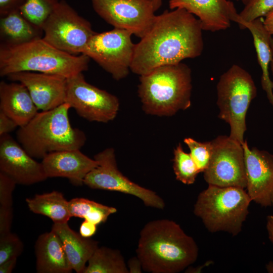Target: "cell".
Returning a JSON list of instances; mask_svg holds the SVG:
<instances>
[{
	"label": "cell",
	"mask_w": 273,
	"mask_h": 273,
	"mask_svg": "<svg viewBox=\"0 0 273 273\" xmlns=\"http://www.w3.org/2000/svg\"><path fill=\"white\" fill-rule=\"evenodd\" d=\"M200 21L185 9L156 15L146 34L135 44L130 71L140 76L160 66L200 56L203 50Z\"/></svg>",
	"instance_id": "cell-1"
},
{
	"label": "cell",
	"mask_w": 273,
	"mask_h": 273,
	"mask_svg": "<svg viewBox=\"0 0 273 273\" xmlns=\"http://www.w3.org/2000/svg\"><path fill=\"white\" fill-rule=\"evenodd\" d=\"M136 252L145 271L177 273L196 261L198 248L179 224L162 219L150 221L144 226Z\"/></svg>",
	"instance_id": "cell-2"
},
{
	"label": "cell",
	"mask_w": 273,
	"mask_h": 273,
	"mask_svg": "<svg viewBox=\"0 0 273 273\" xmlns=\"http://www.w3.org/2000/svg\"><path fill=\"white\" fill-rule=\"evenodd\" d=\"M90 58L73 55L52 46L43 38L16 46H0V75L29 71L68 78L87 71Z\"/></svg>",
	"instance_id": "cell-3"
},
{
	"label": "cell",
	"mask_w": 273,
	"mask_h": 273,
	"mask_svg": "<svg viewBox=\"0 0 273 273\" xmlns=\"http://www.w3.org/2000/svg\"><path fill=\"white\" fill-rule=\"evenodd\" d=\"M70 105L41 111L25 125L19 127L17 139L32 157L42 159L54 152L80 149L86 138L81 130L72 126L69 118Z\"/></svg>",
	"instance_id": "cell-4"
},
{
	"label": "cell",
	"mask_w": 273,
	"mask_h": 273,
	"mask_svg": "<svg viewBox=\"0 0 273 273\" xmlns=\"http://www.w3.org/2000/svg\"><path fill=\"white\" fill-rule=\"evenodd\" d=\"M192 89L191 69L180 62L140 76L138 94L146 113L171 116L190 107Z\"/></svg>",
	"instance_id": "cell-5"
},
{
	"label": "cell",
	"mask_w": 273,
	"mask_h": 273,
	"mask_svg": "<svg viewBox=\"0 0 273 273\" xmlns=\"http://www.w3.org/2000/svg\"><path fill=\"white\" fill-rule=\"evenodd\" d=\"M251 201L244 188L209 185L198 195L194 213L209 232L236 236L242 230Z\"/></svg>",
	"instance_id": "cell-6"
},
{
	"label": "cell",
	"mask_w": 273,
	"mask_h": 273,
	"mask_svg": "<svg viewBox=\"0 0 273 273\" xmlns=\"http://www.w3.org/2000/svg\"><path fill=\"white\" fill-rule=\"evenodd\" d=\"M216 90L218 117L229 124V136L243 144L247 113L257 96L255 82L248 71L234 64L220 76Z\"/></svg>",
	"instance_id": "cell-7"
},
{
	"label": "cell",
	"mask_w": 273,
	"mask_h": 273,
	"mask_svg": "<svg viewBox=\"0 0 273 273\" xmlns=\"http://www.w3.org/2000/svg\"><path fill=\"white\" fill-rule=\"evenodd\" d=\"M43 39L54 47L73 55L82 54L96 33L89 21L61 0L42 26Z\"/></svg>",
	"instance_id": "cell-8"
},
{
	"label": "cell",
	"mask_w": 273,
	"mask_h": 273,
	"mask_svg": "<svg viewBox=\"0 0 273 273\" xmlns=\"http://www.w3.org/2000/svg\"><path fill=\"white\" fill-rule=\"evenodd\" d=\"M131 35L127 30L116 28L96 33L82 54L94 60L114 79H122L130 70L134 54L135 44Z\"/></svg>",
	"instance_id": "cell-9"
},
{
	"label": "cell",
	"mask_w": 273,
	"mask_h": 273,
	"mask_svg": "<svg viewBox=\"0 0 273 273\" xmlns=\"http://www.w3.org/2000/svg\"><path fill=\"white\" fill-rule=\"evenodd\" d=\"M98 165L89 172L84 184L93 189L119 192L133 195L149 207L163 209L165 203L155 192L130 180L118 169L114 149L106 148L94 156Z\"/></svg>",
	"instance_id": "cell-10"
},
{
	"label": "cell",
	"mask_w": 273,
	"mask_h": 273,
	"mask_svg": "<svg viewBox=\"0 0 273 273\" xmlns=\"http://www.w3.org/2000/svg\"><path fill=\"white\" fill-rule=\"evenodd\" d=\"M65 103L84 119L102 123L114 119L119 108L117 97L86 82L82 73L67 78Z\"/></svg>",
	"instance_id": "cell-11"
},
{
	"label": "cell",
	"mask_w": 273,
	"mask_h": 273,
	"mask_svg": "<svg viewBox=\"0 0 273 273\" xmlns=\"http://www.w3.org/2000/svg\"><path fill=\"white\" fill-rule=\"evenodd\" d=\"M211 143V159L203 172L205 180L208 185L246 189L247 180L242 144L226 135H219Z\"/></svg>",
	"instance_id": "cell-12"
},
{
	"label": "cell",
	"mask_w": 273,
	"mask_h": 273,
	"mask_svg": "<svg viewBox=\"0 0 273 273\" xmlns=\"http://www.w3.org/2000/svg\"><path fill=\"white\" fill-rule=\"evenodd\" d=\"M97 14L114 28L142 38L150 29L156 15L150 0H90Z\"/></svg>",
	"instance_id": "cell-13"
},
{
	"label": "cell",
	"mask_w": 273,
	"mask_h": 273,
	"mask_svg": "<svg viewBox=\"0 0 273 273\" xmlns=\"http://www.w3.org/2000/svg\"><path fill=\"white\" fill-rule=\"evenodd\" d=\"M244 151L247 192L252 201L262 207L273 206V155L256 147L250 148L247 141Z\"/></svg>",
	"instance_id": "cell-14"
},
{
	"label": "cell",
	"mask_w": 273,
	"mask_h": 273,
	"mask_svg": "<svg viewBox=\"0 0 273 273\" xmlns=\"http://www.w3.org/2000/svg\"><path fill=\"white\" fill-rule=\"evenodd\" d=\"M0 171L16 183L31 185L48 178L41 163L29 155L9 134L0 136Z\"/></svg>",
	"instance_id": "cell-15"
},
{
	"label": "cell",
	"mask_w": 273,
	"mask_h": 273,
	"mask_svg": "<svg viewBox=\"0 0 273 273\" xmlns=\"http://www.w3.org/2000/svg\"><path fill=\"white\" fill-rule=\"evenodd\" d=\"M7 77L27 88L38 110H52L65 102L67 78L65 77L29 71L15 72Z\"/></svg>",
	"instance_id": "cell-16"
},
{
	"label": "cell",
	"mask_w": 273,
	"mask_h": 273,
	"mask_svg": "<svg viewBox=\"0 0 273 273\" xmlns=\"http://www.w3.org/2000/svg\"><path fill=\"white\" fill-rule=\"evenodd\" d=\"M169 7L185 9L200 21L203 30H224L238 14L233 3L229 0H169Z\"/></svg>",
	"instance_id": "cell-17"
},
{
	"label": "cell",
	"mask_w": 273,
	"mask_h": 273,
	"mask_svg": "<svg viewBox=\"0 0 273 273\" xmlns=\"http://www.w3.org/2000/svg\"><path fill=\"white\" fill-rule=\"evenodd\" d=\"M48 178L64 177L75 186L84 184L87 174L98 166V162L82 153L80 149L51 153L41 162Z\"/></svg>",
	"instance_id": "cell-18"
},
{
	"label": "cell",
	"mask_w": 273,
	"mask_h": 273,
	"mask_svg": "<svg viewBox=\"0 0 273 273\" xmlns=\"http://www.w3.org/2000/svg\"><path fill=\"white\" fill-rule=\"evenodd\" d=\"M0 110L13 119L19 127L27 124L38 112L23 84L4 81L0 82Z\"/></svg>",
	"instance_id": "cell-19"
},
{
	"label": "cell",
	"mask_w": 273,
	"mask_h": 273,
	"mask_svg": "<svg viewBox=\"0 0 273 273\" xmlns=\"http://www.w3.org/2000/svg\"><path fill=\"white\" fill-rule=\"evenodd\" d=\"M34 251L36 269L38 273H70L71 268L57 234L51 230L39 235Z\"/></svg>",
	"instance_id": "cell-20"
},
{
	"label": "cell",
	"mask_w": 273,
	"mask_h": 273,
	"mask_svg": "<svg viewBox=\"0 0 273 273\" xmlns=\"http://www.w3.org/2000/svg\"><path fill=\"white\" fill-rule=\"evenodd\" d=\"M51 230L60 238L72 269L83 273L86 263L99 247L98 242L82 237L71 229L68 223H54Z\"/></svg>",
	"instance_id": "cell-21"
},
{
	"label": "cell",
	"mask_w": 273,
	"mask_h": 273,
	"mask_svg": "<svg viewBox=\"0 0 273 273\" xmlns=\"http://www.w3.org/2000/svg\"><path fill=\"white\" fill-rule=\"evenodd\" d=\"M262 18L250 22L239 21L241 29H248L253 39L258 62L261 69V84L273 108V81L269 77V67L273 59L272 37L266 30Z\"/></svg>",
	"instance_id": "cell-22"
},
{
	"label": "cell",
	"mask_w": 273,
	"mask_h": 273,
	"mask_svg": "<svg viewBox=\"0 0 273 273\" xmlns=\"http://www.w3.org/2000/svg\"><path fill=\"white\" fill-rule=\"evenodd\" d=\"M43 35L42 29L29 22L19 10L1 17V46L19 45L42 38Z\"/></svg>",
	"instance_id": "cell-23"
},
{
	"label": "cell",
	"mask_w": 273,
	"mask_h": 273,
	"mask_svg": "<svg viewBox=\"0 0 273 273\" xmlns=\"http://www.w3.org/2000/svg\"><path fill=\"white\" fill-rule=\"evenodd\" d=\"M26 202L31 211L48 217L54 223H68L72 217L69 201L58 191L35 195L32 198H26Z\"/></svg>",
	"instance_id": "cell-24"
},
{
	"label": "cell",
	"mask_w": 273,
	"mask_h": 273,
	"mask_svg": "<svg viewBox=\"0 0 273 273\" xmlns=\"http://www.w3.org/2000/svg\"><path fill=\"white\" fill-rule=\"evenodd\" d=\"M87 263L83 273L129 272L120 251L106 247H98Z\"/></svg>",
	"instance_id": "cell-25"
},
{
	"label": "cell",
	"mask_w": 273,
	"mask_h": 273,
	"mask_svg": "<svg viewBox=\"0 0 273 273\" xmlns=\"http://www.w3.org/2000/svg\"><path fill=\"white\" fill-rule=\"evenodd\" d=\"M68 207L72 217L83 218L96 225L105 222L111 214L117 211L114 207L83 198L72 199Z\"/></svg>",
	"instance_id": "cell-26"
},
{
	"label": "cell",
	"mask_w": 273,
	"mask_h": 273,
	"mask_svg": "<svg viewBox=\"0 0 273 273\" xmlns=\"http://www.w3.org/2000/svg\"><path fill=\"white\" fill-rule=\"evenodd\" d=\"M60 1L59 0H25L19 10L29 22L42 29L46 21Z\"/></svg>",
	"instance_id": "cell-27"
},
{
	"label": "cell",
	"mask_w": 273,
	"mask_h": 273,
	"mask_svg": "<svg viewBox=\"0 0 273 273\" xmlns=\"http://www.w3.org/2000/svg\"><path fill=\"white\" fill-rule=\"evenodd\" d=\"M173 168L176 179L186 185L194 183L200 173L190 153L185 152L180 144L174 149Z\"/></svg>",
	"instance_id": "cell-28"
},
{
	"label": "cell",
	"mask_w": 273,
	"mask_h": 273,
	"mask_svg": "<svg viewBox=\"0 0 273 273\" xmlns=\"http://www.w3.org/2000/svg\"><path fill=\"white\" fill-rule=\"evenodd\" d=\"M190 151V155L200 172H204L208 167L212 153L211 141L200 142L192 138L184 140Z\"/></svg>",
	"instance_id": "cell-29"
},
{
	"label": "cell",
	"mask_w": 273,
	"mask_h": 273,
	"mask_svg": "<svg viewBox=\"0 0 273 273\" xmlns=\"http://www.w3.org/2000/svg\"><path fill=\"white\" fill-rule=\"evenodd\" d=\"M273 9V0H251L233 22H250L265 16Z\"/></svg>",
	"instance_id": "cell-30"
},
{
	"label": "cell",
	"mask_w": 273,
	"mask_h": 273,
	"mask_svg": "<svg viewBox=\"0 0 273 273\" xmlns=\"http://www.w3.org/2000/svg\"><path fill=\"white\" fill-rule=\"evenodd\" d=\"M23 243L19 237L11 232L0 236V264L17 258L23 251Z\"/></svg>",
	"instance_id": "cell-31"
},
{
	"label": "cell",
	"mask_w": 273,
	"mask_h": 273,
	"mask_svg": "<svg viewBox=\"0 0 273 273\" xmlns=\"http://www.w3.org/2000/svg\"><path fill=\"white\" fill-rule=\"evenodd\" d=\"M16 184L12 177L0 171L1 209H13V192Z\"/></svg>",
	"instance_id": "cell-32"
},
{
	"label": "cell",
	"mask_w": 273,
	"mask_h": 273,
	"mask_svg": "<svg viewBox=\"0 0 273 273\" xmlns=\"http://www.w3.org/2000/svg\"><path fill=\"white\" fill-rule=\"evenodd\" d=\"M19 127L16 122L2 110H0V136L9 134Z\"/></svg>",
	"instance_id": "cell-33"
},
{
	"label": "cell",
	"mask_w": 273,
	"mask_h": 273,
	"mask_svg": "<svg viewBox=\"0 0 273 273\" xmlns=\"http://www.w3.org/2000/svg\"><path fill=\"white\" fill-rule=\"evenodd\" d=\"M24 2L25 0H0L1 17L13 11L19 10Z\"/></svg>",
	"instance_id": "cell-34"
},
{
	"label": "cell",
	"mask_w": 273,
	"mask_h": 273,
	"mask_svg": "<svg viewBox=\"0 0 273 273\" xmlns=\"http://www.w3.org/2000/svg\"><path fill=\"white\" fill-rule=\"evenodd\" d=\"M97 225L94 223L84 220L80 226L79 234L83 237L90 238L96 233Z\"/></svg>",
	"instance_id": "cell-35"
},
{
	"label": "cell",
	"mask_w": 273,
	"mask_h": 273,
	"mask_svg": "<svg viewBox=\"0 0 273 273\" xmlns=\"http://www.w3.org/2000/svg\"><path fill=\"white\" fill-rule=\"evenodd\" d=\"M17 258L9 260L0 264V273H11L15 268Z\"/></svg>",
	"instance_id": "cell-36"
},
{
	"label": "cell",
	"mask_w": 273,
	"mask_h": 273,
	"mask_svg": "<svg viewBox=\"0 0 273 273\" xmlns=\"http://www.w3.org/2000/svg\"><path fill=\"white\" fill-rule=\"evenodd\" d=\"M265 17L263 21L264 26L273 39V9Z\"/></svg>",
	"instance_id": "cell-37"
},
{
	"label": "cell",
	"mask_w": 273,
	"mask_h": 273,
	"mask_svg": "<svg viewBox=\"0 0 273 273\" xmlns=\"http://www.w3.org/2000/svg\"><path fill=\"white\" fill-rule=\"evenodd\" d=\"M128 266L129 272H141L142 266L138 257L131 258L128 262Z\"/></svg>",
	"instance_id": "cell-38"
},
{
	"label": "cell",
	"mask_w": 273,
	"mask_h": 273,
	"mask_svg": "<svg viewBox=\"0 0 273 273\" xmlns=\"http://www.w3.org/2000/svg\"><path fill=\"white\" fill-rule=\"evenodd\" d=\"M266 226L269 239L273 244V215H269L267 216Z\"/></svg>",
	"instance_id": "cell-39"
},
{
	"label": "cell",
	"mask_w": 273,
	"mask_h": 273,
	"mask_svg": "<svg viewBox=\"0 0 273 273\" xmlns=\"http://www.w3.org/2000/svg\"><path fill=\"white\" fill-rule=\"evenodd\" d=\"M152 3L155 12L157 11L162 5V0H150Z\"/></svg>",
	"instance_id": "cell-40"
},
{
	"label": "cell",
	"mask_w": 273,
	"mask_h": 273,
	"mask_svg": "<svg viewBox=\"0 0 273 273\" xmlns=\"http://www.w3.org/2000/svg\"><path fill=\"white\" fill-rule=\"evenodd\" d=\"M266 269L268 272L273 273V261H270L266 265Z\"/></svg>",
	"instance_id": "cell-41"
},
{
	"label": "cell",
	"mask_w": 273,
	"mask_h": 273,
	"mask_svg": "<svg viewBox=\"0 0 273 273\" xmlns=\"http://www.w3.org/2000/svg\"><path fill=\"white\" fill-rule=\"evenodd\" d=\"M271 45H272V49H273V39H272V38L271 39ZM270 69H271V73H272V74L273 75V59H272L271 62L270 63Z\"/></svg>",
	"instance_id": "cell-42"
},
{
	"label": "cell",
	"mask_w": 273,
	"mask_h": 273,
	"mask_svg": "<svg viewBox=\"0 0 273 273\" xmlns=\"http://www.w3.org/2000/svg\"><path fill=\"white\" fill-rule=\"evenodd\" d=\"M237 1L241 2L242 3H243L245 5L248 3H249L251 0H237Z\"/></svg>",
	"instance_id": "cell-43"
}]
</instances>
